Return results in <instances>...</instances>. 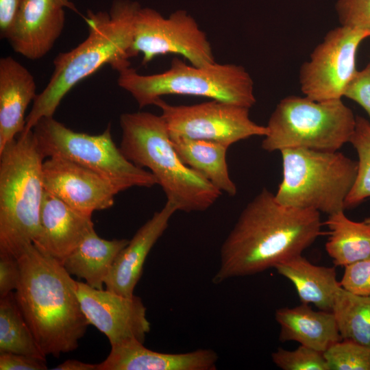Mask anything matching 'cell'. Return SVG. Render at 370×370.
Instances as JSON below:
<instances>
[{
	"label": "cell",
	"mask_w": 370,
	"mask_h": 370,
	"mask_svg": "<svg viewBox=\"0 0 370 370\" xmlns=\"http://www.w3.org/2000/svg\"><path fill=\"white\" fill-rule=\"evenodd\" d=\"M323 354L330 370H370V347L341 340Z\"/></svg>",
	"instance_id": "28"
},
{
	"label": "cell",
	"mask_w": 370,
	"mask_h": 370,
	"mask_svg": "<svg viewBox=\"0 0 370 370\" xmlns=\"http://www.w3.org/2000/svg\"><path fill=\"white\" fill-rule=\"evenodd\" d=\"M21 277L18 259L0 254V297L16 291Z\"/></svg>",
	"instance_id": "33"
},
{
	"label": "cell",
	"mask_w": 370,
	"mask_h": 370,
	"mask_svg": "<svg viewBox=\"0 0 370 370\" xmlns=\"http://www.w3.org/2000/svg\"><path fill=\"white\" fill-rule=\"evenodd\" d=\"M127 239L106 240L95 230L89 232L62 263L70 275L86 280L90 286L103 289L105 280Z\"/></svg>",
	"instance_id": "22"
},
{
	"label": "cell",
	"mask_w": 370,
	"mask_h": 370,
	"mask_svg": "<svg viewBox=\"0 0 370 370\" xmlns=\"http://www.w3.org/2000/svg\"><path fill=\"white\" fill-rule=\"evenodd\" d=\"M33 75L12 56L0 59V151L25 127V114L36 97Z\"/></svg>",
	"instance_id": "19"
},
{
	"label": "cell",
	"mask_w": 370,
	"mask_h": 370,
	"mask_svg": "<svg viewBox=\"0 0 370 370\" xmlns=\"http://www.w3.org/2000/svg\"><path fill=\"white\" fill-rule=\"evenodd\" d=\"M342 340L370 347V296L338 288L332 306Z\"/></svg>",
	"instance_id": "25"
},
{
	"label": "cell",
	"mask_w": 370,
	"mask_h": 370,
	"mask_svg": "<svg viewBox=\"0 0 370 370\" xmlns=\"http://www.w3.org/2000/svg\"><path fill=\"white\" fill-rule=\"evenodd\" d=\"M282 180L275 195L281 204L331 214L345 210L358 162L343 153L308 149L282 150Z\"/></svg>",
	"instance_id": "7"
},
{
	"label": "cell",
	"mask_w": 370,
	"mask_h": 370,
	"mask_svg": "<svg viewBox=\"0 0 370 370\" xmlns=\"http://www.w3.org/2000/svg\"><path fill=\"white\" fill-rule=\"evenodd\" d=\"M46 358L11 352L0 353L1 370H46Z\"/></svg>",
	"instance_id": "34"
},
{
	"label": "cell",
	"mask_w": 370,
	"mask_h": 370,
	"mask_svg": "<svg viewBox=\"0 0 370 370\" xmlns=\"http://www.w3.org/2000/svg\"><path fill=\"white\" fill-rule=\"evenodd\" d=\"M64 8L56 0H23L6 38L14 51L29 60L49 53L64 29Z\"/></svg>",
	"instance_id": "15"
},
{
	"label": "cell",
	"mask_w": 370,
	"mask_h": 370,
	"mask_svg": "<svg viewBox=\"0 0 370 370\" xmlns=\"http://www.w3.org/2000/svg\"><path fill=\"white\" fill-rule=\"evenodd\" d=\"M271 358L283 370H330L323 352L302 345L294 350L279 347Z\"/></svg>",
	"instance_id": "29"
},
{
	"label": "cell",
	"mask_w": 370,
	"mask_h": 370,
	"mask_svg": "<svg viewBox=\"0 0 370 370\" xmlns=\"http://www.w3.org/2000/svg\"><path fill=\"white\" fill-rule=\"evenodd\" d=\"M329 229L328 254L336 266L345 267L370 257V217L354 221L338 211L324 222Z\"/></svg>",
	"instance_id": "24"
},
{
	"label": "cell",
	"mask_w": 370,
	"mask_h": 370,
	"mask_svg": "<svg viewBox=\"0 0 370 370\" xmlns=\"http://www.w3.org/2000/svg\"><path fill=\"white\" fill-rule=\"evenodd\" d=\"M120 149L125 157L155 176L177 210L205 211L222 193L180 158L162 115L148 112L122 114Z\"/></svg>",
	"instance_id": "4"
},
{
	"label": "cell",
	"mask_w": 370,
	"mask_h": 370,
	"mask_svg": "<svg viewBox=\"0 0 370 370\" xmlns=\"http://www.w3.org/2000/svg\"><path fill=\"white\" fill-rule=\"evenodd\" d=\"M46 358L23 317L13 292L0 299V353Z\"/></svg>",
	"instance_id": "26"
},
{
	"label": "cell",
	"mask_w": 370,
	"mask_h": 370,
	"mask_svg": "<svg viewBox=\"0 0 370 370\" xmlns=\"http://www.w3.org/2000/svg\"><path fill=\"white\" fill-rule=\"evenodd\" d=\"M44 159L33 130L0 151V254L18 258L38 234Z\"/></svg>",
	"instance_id": "5"
},
{
	"label": "cell",
	"mask_w": 370,
	"mask_h": 370,
	"mask_svg": "<svg viewBox=\"0 0 370 370\" xmlns=\"http://www.w3.org/2000/svg\"><path fill=\"white\" fill-rule=\"evenodd\" d=\"M181 160L196 171L221 193L235 196L237 188L231 179L226 161L228 147L220 143L170 135Z\"/></svg>",
	"instance_id": "23"
},
{
	"label": "cell",
	"mask_w": 370,
	"mask_h": 370,
	"mask_svg": "<svg viewBox=\"0 0 370 370\" xmlns=\"http://www.w3.org/2000/svg\"><path fill=\"white\" fill-rule=\"evenodd\" d=\"M45 190L73 209L91 216L111 208L118 193L104 178L71 160L51 157L42 163Z\"/></svg>",
	"instance_id": "14"
},
{
	"label": "cell",
	"mask_w": 370,
	"mask_h": 370,
	"mask_svg": "<svg viewBox=\"0 0 370 370\" xmlns=\"http://www.w3.org/2000/svg\"><path fill=\"white\" fill-rule=\"evenodd\" d=\"M368 65H369V68H370V63H369Z\"/></svg>",
	"instance_id": "38"
},
{
	"label": "cell",
	"mask_w": 370,
	"mask_h": 370,
	"mask_svg": "<svg viewBox=\"0 0 370 370\" xmlns=\"http://www.w3.org/2000/svg\"><path fill=\"white\" fill-rule=\"evenodd\" d=\"M355 125L356 116L341 99L317 101L288 96L272 112L261 147L269 152L299 148L336 151L349 142Z\"/></svg>",
	"instance_id": "8"
},
{
	"label": "cell",
	"mask_w": 370,
	"mask_h": 370,
	"mask_svg": "<svg viewBox=\"0 0 370 370\" xmlns=\"http://www.w3.org/2000/svg\"><path fill=\"white\" fill-rule=\"evenodd\" d=\"M94 229L91 216L82 213L45 190L39 232L33 244L62 264L82 240Z\"/></svg>",
	"instance_id": "16"
},
{
	"label": "cell",
	"mask_w": 370,
	"mask_h": 370,
	"mask_svg": "<svg viewBox=\"0 0 370 370\" xmlns=\"http://www.w3.org/2000/svg\"><path fill=\"white\" fill-rule=\"evenodd\" d=\"M118 72V85L140 108L154 105L166 95L208 97L248 108L256 102L251 77L244 67L234 64L199 67L174 58L169 69L160 73L144 75L130 66Z\"/></svg>",
	"instance_id": "6"
},
{
	"label": "cell",
	"mask_w": 370,
	"mask_h": 370,
	"mask_svg": "<svg viewBox=\"0 0 370 370\" xmlns=\"http://www.w3.org/2000/svg\"><path fill=\"white\" fill-rule=\"evenodd\" d=\"M274 268L293 283L301 304H312L319 310L332 311L341 286L334 267L314 265L301 254L279 262Z\"/></svg>",
	"instance_id": "21"
},
{
	"label": "cell",
	"mask_w": 370,
	"mask_h": 370,
	"mask_svg": "<svg viewBox=\"0 0 370 370\" xmlns=\"http://www.w3.org/2000/svg\"><path fill=\"white\" fill-rule=\"evenodd\" d=\"M154 105L160 108L170 135L213 141L229 148L240 140L265 136L268 132L267 126L249 118V108L222 101L173 106L160 98Z\"/></svg>",
	"instance_id": "11"
},
{
	"label": "cell",
	"mask_w": 370,
	"mask_h": 370,
	"mask_svg": "<svg viewBox=\"0 0 370 370\" xmlns=\"http://www.w3.org/2000/svg\"><path fill=\"white\" fill-rule=\"evenodd\" d=\"M76 292L89 324L103 333L111 346L132 340L144 343L150 323L139 297L123 296L79 281Z\"/></svg>",
	"instance_id": "13"
},
{
	"label": "cell",
	"mask_w": 370,
	"mask_h": 370,
	"mask_svg": "<svg viewBox=\"0 0 370 370\" xmlns=\"http://www.w3.org/2000/svg\"><path fill=\"white\" fill-rule=\"evenodd\" d=\"M56 1L64 8H68L77 12V10L75 8L74 4L72 3L71 1H69V0H56Z\"/></svg>",
	"instance_id": "37"
},
{
	"label": "cell",
	"mask_w": 370,
	"mask_h": 370,
	"mask_svg": "<svg viewBox=\"0 0 370 370\" xmlns=\"http://www.w3.org/2000/svg\"><path fill=\"white\" fill-rule=\"evenodd\" d=\"M320 212L280 204L263 188L241 212L220 251L214 284L251 275L301 255L323 232Z\"/></svg>",
	"instance_id": "1"
},
{
	"label": "cell",
	"mask_w": 370,
	"mask_h": 370,
	"mask_svg": "<svg viewBox=\"0 0 370 370\" xmlns=\"http://www.w3.org/2000/svg\"><path fill=\"white\" fill-rule=\"evenodd\" d=\"M54 370H97V364H90L76 360H67L58 365Z\"/></svg>",
	"instance_id": "36"
},
{
	"label": "cell",
	"mask_w": 370,
	"mask_h": 370,
	"mask_svg": "<svg viewBox=\"0 0 370 370\" xmlns=\"http://www.w3.org/2000/svg\"><path fill=\"white\" fill-rule=\"evenodd\" d=\"M141 53L143 64L156 56L181 55L190 64L205 66L215 63L211 45L196 21L186 11L177 10L168 18L149 8H138L134 20L131 57Z\"/></svg>",
	"instance_id": "10"
},
{
	"label": "cell",
	"mask_w": 370,
	"mask_h": 370,
	"mask_svg": "<svg viewBox=\"0 0 370 370\" xmlns=\"http://www.w3.org/2000/svg\"><path fill=\"white\" fill-rule=\"evenodd\" d=\"M140 5L130 0H114L109 12L88 11L84 18L87 38L56 57L51 77L34 99L24 130H32L41 119L53 116L64 96L102 66L109 64L117 71L130 66L135 15Z\"/></svg>",
	"instance_id": "3"
},
{
	"label": "cell",
	"mask_w": 370,
	"mask_h": 370,
	"mask_svg": "<svg viewBox=\"0 0 370 370\" xmlns=\"http://www.w3.org/2000/svg\"><path fill=\"white\" fill-rule=\"evenodd\" d=\"M23 0H0V35L7 38Z\"/></svg>",
	"instance_id": "35"
},
{
	"label": "cell",
	"mask_w": 370,
	"mask_h": 370,
	"mask_svg": "<svg viewBox=\"0 0 370 370\" xmlns=\"http://www.w3.org/2000/svg\"><path fill=\"white\" fill-rule=\"evenodd\" d=\"M275 317L280 325V341H296L325 352L342 340L332 311H317L308 304H301L293 308H279Z\"/></svg>",
	"instance_id": "20"
},
{
	"label": "cell",
	"mask_w": 370,
	"mask_h": 370,
	"mask_svg": "<svg viewBox=\"0 0 370 370\" xmlns=\"http://www.w3.org/2000/svg\"><path fill=\"white\" fill-rule=\"evenodd\" d=\"M358 156L356 177L345 201V208H351L370 197V123L363 117L356 116V125L350 138Z\"/></svg>",
	"instance_id": "27"
},
{
	"label": "cell",
	"mask_w": 370,
	"mask_h": 370,
	"mask_svg": "<svg viewBox=\"0 0 370 370\" xmlns=\"http://www.w3.org/2000/svg\"><path fill=\"white\" fill-rule=\"evenodd\" d=\"M340 284L353 293L370 296V257L345 266Z\"/></svg>",
	"instance_id": "31"
},
{
	"label": "cell",
	"mask_w": 370,
	"mask_h": 370,
	"mask_svg": "<svg viewBox=\"0 0 370 370\" xmlns=\"http://www.w3.org/2000/svg\"><path fill=\"white\" fill-rule=\"evenodd\" d=\"M335 8L341 25L370 34V0H338Z\"/></svg>",
	"instance_id": "30"
},
{
	"label": "cell",
	"mask_w": 370,
	"mask_h": 370,
	"mask_svg": "<svg viewBox=\"0 0 370 370\" xmlns=\"http://www.w3.org/2000/svg\"><path fill=\"white\" fill-rule=\"evenodd\" d=\"M33 132L44 158L60 157L101 176L119 193L158 184L155 176L128 160L112 138L110 126L98 135L75 132L53 116L41 119Z\"/></svg>",
	"instance_id": "9"
},
{
	"label": "cell",
	"mask_w": 370,
	"mask_h": 370,
	"mask_svg": "<svg viewBox=\"0 0 370 370\" xmlns=\"http://www.w3.org/2000/svg\"><path fill=\"white\" fill-rule=\"evenodd\" d=\"M343 97L352 99L362 106L368 114L370 123V68L367 66L358 71L347 85Z\"/></svg>",
	"instance_id": "32"
},
{
	"label": "cell",
	"mask_w": 370,
	"mask_h": 370,
	"mask_svg": "<svg viewBox=\"0 0 370 370\" xmlns=\"http://www.w3.org/2000/svg\"><path fill=\"white\" fill-rule=\"evenodd\" d=\"M18 259L21 277L14 295L40 351L54 357L74 351L89 325L76 281L60 262L33 243Z\"/></svg>",
	"instance_id": "2"
},
{
	"label": "cell",
	"mask_w": 370,
	"mask_h": 370,
	"mask_svg": "<svg viewBox=\"0 0 370 370\" xmlns=\"http://www.w3.org/2000/svg\"><path fill=\"white\" fill-rule=\"evenodd\" d=\"M370 34L341 25L330 30L299 71L304 96L317 101L341 99L356 75L360 44Z\"/></svg>",
	"instance_id": "12"
},
{
	"label": "cell",
	"mask_w": 370,
	"mask_h": 370,
	"mask_svg": "<svg viewBox=\"0 0 370 370\" xmlns=\"http://www.w3.org/2000/svg\"><path fill=\"white\" fill-rule=\"evenodd\" d=\"M97 370H213L217 354L210 349L170 354L147 349L136 340L111 346Z\"/></svg>",
	"instance_id": "18"
},
{
	"label": "cell",
	"mask_w": 370,
	"mask_h": 370,
	"mask_svg": "<svg viewBox=\"0 0 370 370\" xmlns=\"http://www.w3.org/2000/svg\"><path fill=\"white\" fill-rule=\"evenodd\" d=\"M176 211L175 206L166 201L164 207L137 230L113 262L105 280L106 290L123 296L134 295L149 251Z\"/></svg>",
	"instance_id": "17"
}]
</instances>
